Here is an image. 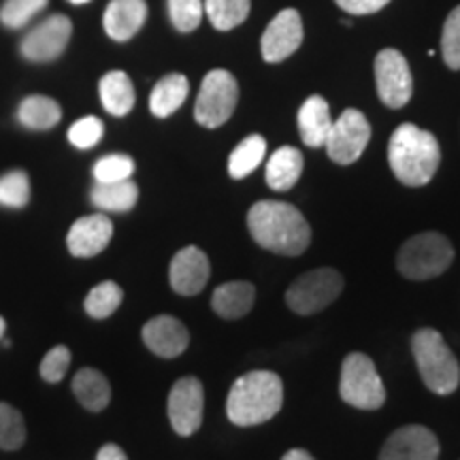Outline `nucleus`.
<instances>
[{
	"label": "nucleus",
	"mask_w": 460,
	"mask_h": 460,
	"mask_svg": "<svg viewBox=\"0 0 460 460\" xmlns=\"http://www.w3.org/2000/svg\"><path fill=\"white\" fill-rule=\"evenodd\" d=\"M377 96L390 109H401L413 94V79L410 65L399 49H382L376 58Z\"/></svg>",
	"instance_id": "obj_10"
},
{
	"label": "nucleus",
	"mask_w": 460,
	"mask_h": 460,
	"mask_svg": "<svg viewBox=\"0 0 460 460\" xmlns=\"http://www.w3.org/2000/svg\"><path fill=\"white\" fill-rule=\"evenodd\" d=\"M281 460H315V458L309 452L298 450V447H295V450H288Z\"/></svg>",
	"instance_id": "obj_40"
},
{
	"label": "nucleus",
	"mask_w": 460,
	"mask_h": 460,
	"mask_svg": "<svg viewBox=\"0 0 460 460\" xmlns=\"http://www.w3.org/2000/svg\"><path fill=\"white\" fill-rule=\"evenodd\" d=\"M267 154V141L261 135H250L233 149L228 158V172L234 180H243L252 171L258 169Z\"/></svg>",
	"instance_id": "obj_27"
},
{
	"label": "nucleus",
	"mask_w": 460,
	"mask_h": 460,
	"mask_svg": "<svg viewBox=\"0 0 460 460\" xmlns=\"http://www.w3.org/2000/svg\"><path fill=\"white\" fill-rule=\"evenodd\" d=\"M343 290V278L335 269H315L288 288L286 303L298 315H312L329 307Z\"/></svg>",
	"instance_id": "obj_8"
},
{
	"label": "nucleus",
	"mask_w": 460,
	"mask_h": 460,
	"mask_svg": "<svg viewBox=\"0 0 460 460\" xmlns=\"http://www.w3.org/2000/svg\"><path fill=\"white\" fill-rule=\"evenodd\" d=\"M31 200V180L24 171H11L0 177V205L22 209Z\"/></svg>",
	"instance_id": "obj_31"
},
{
	"label": "nucleus",
	"mask_w": 460,
	"mask_h": 460,
	"mask_svg": "<svg viewBox=\"0 0 460 460\" xmlns=\"http://www.w3.org/2000/svg\"><path fill=\"white\" fill-rule=\"evenodd\" d=\"M99 92L102 107L107 109V113L115 115V118L128 115L132 107H135V88H132L130 77L124 71L107 73L101 79Z\"/></svg>",
	"instance_id": "obj_22"
},
{
	"label": "nucleus",
	"mask_w": 460,
	"mask_h": 460,
	"mask_svg": "<svg viewBox=\"0 0 460 460\" xmlns=\"http://www.w3.org/2000/svg\"><path fill=\"white\" fill-rule=\"evenodd\" d=\"M284 386L271 371H252L241 376L226 399L228 420L237 427H256L269 422L281 410Z\"/></svg>",
	"instance_id": "obj_3"
},
{
	"label": "nucleus",
	"mask_w": 460,
	"mask_h": 460,
	"mask_svg": "<svg viewBox=\"0 0 460 460\" xmlns=\"http://www.w3.org/2000/svg\"><path fill=\"white\" fill-rule=\"evenodd\" d=\"M339 394L343 402L365 411H376L386 402V388L369 356L354 352L343 360Z\"/></svg>",
	"instance_id": "obj_6"
},
{
	"label": "nucleus",
	"mask_w": 460,
	"mask_h": 460,
	"mask_svg": "<svg viewBox=\"0 0 460 460\" xmlns=\"http://www.w3.org/2000/svg\"><path fill=\"white\" fill-rule=\"evenodd\" d=\"M441 56L447 68L460 71V4L446 17L444 32H441Z\"/></svg>",
	"instance_id": "obj_34"
},
{
	"label": "nucleus",
	"mask_w": 460,
	"mask_h": 460,
	"mask_svg": "<svg viewBox=\"0 0 460 460\" xmlns=\"http://www.w3.org/2000/svg\"><path fill=\"white\" fill-rule=\"evenodd\" d=\"M256 301V288L250 281H228L217 286L211 296V307L224 320H239L250 314Z\"/></svg>",
	"instance_id": "obj_20"
},
{
	"label": "nucleus",
	"mask_w": 460,
	"mask_h": 460,
	"mask_svg": "<svg viewBox=\"0 0 460 460\" xmlns=\"http://www.w3.org/2000/svg\"><path fill=\"white\" fill-rule=\"evenodd\" d=\"M92 203L102 211H115V214H126L139 200V188L132 180L113 181V183H96L90 194Z\"/></svg>",
	"instance_id": "obj_25"
},
{
	"label": "nucleus",
	"mask_w": 460,
	"mask_h": 460,
	"mask_svg": "<svg viewBox=\"0 0 460 460\" xmlns=\"http://www.w3.org/2000/svg\"><path fill=\"white\" fill-rule=\"evenodd\" d=\"M388 163L394 177L410 188L427 186L441 163V147L433 132L416 124H401L388 143Z\"/></svg>",
	"instance_id": "obj_2"
},
{
	"label": "nucleus",
	"mask_w": 460,
	"mask_h": 460,
	"mask_svg": "<svg viewBox=\"0 0 460 460\" xmlns=\"http://www.w3.org/2000/svg\"><path fill=\"white\" fill-rule=\"evenodd\" d=\"M303 154L296 147L284 146L269 158L267 163V183L278 192H288L296 186L303 172Z\"/></svg>",
	"instance_id": "obj_21"
},
{
	"label": "nucleus",
	"mask_w": 460,
	"mask_h": 460,
	"mask_svg": "<svg viewBox=\"0 0 460 460\" xmlns=\"http://www.w3.org/2000/svg\"><path fill=\"white\" fill-rule=\"evenodd\" d=\"M73 24L66 15H51L31 31L22 41V56L31 62H51L71 41Z\"/></svg>",
	"instance_id": "obj_12"
},
{
	"label": "nucleus",
	"mask_w": 460,
	"mask_h": 460,
	"mask_svg": "<svg viewBox=\"0 0 460 460\" xmlns=\"http://www.w3.org/2000/svg\"><path fill=\"white\" fill-rule=\"evenodd\" d=\"M48 7V0H7L0 9V22L7 28H22L32 20L39 11Z\"/></svg>",
	"instance_id": "obj_35"
},
{
	"label": "nucleus",
	"mask_w": 460,
	"mask_h": 460,
	"mask_svg": "<svg viewBox=\"0 0 460 460\" xmlns=\"http://www.w3.org/2000/svg\"><path fill=\"white\" fill-rule=\"evenodd\" d=\"M411 352L420 377L430 393L447 396L458 388L460 365L439 331L420 329L411 339Z\"/></svg>",
	"instance_id": "obj_4"
},
{
	"label": "nucleus",
	"mask_w": 460,
	"mask_h": 460,
	"mask_svg": "<svg viewBox=\"0 0 460 460\" xmlns=\"http://www.w3.org/2000/svg\"><path fill=\"white\" fill-rule=\"evenodd\" d=\"M203 15V0H169V17L180 32L197 31Z\"/></svg>",
	"instance_id": "obj_33"
},
{
	"label": "nucleus",
	"mask_w": 460,
	"mask_h": 460,
	"mask_svg": "<svg viewBox=\"0 0 460 460\" xmlns=\"http://www.w3.org/2000/svg\"><path fill=\"white\" fill-rule=\"evenodd\" d=\"M26 441L24 416L11 407L9 402H0V450H20Z\"/></svg>",
	"instance_id": "obj_30"
},
{
	"label": "nucleus",
	"mask_w": 460,
	"mask_h": 460,
	"mask_svg": "<svg viewBox=\"0 0 460 460\" xmlns=\"http://www.w3.org/2000/svg\"><path fill=\"white\" fill-rule=\"evenodd\" d=\"M335 3L349 15H371L386 7L390 0H335Z\"/></svg>",
	"instance_id": "obj_38"
},
{
	"label": "nucleus",
	"mask_w": 460,
	"mask_h": 460,
	"mask_svg": "<svg viewBox=\"0 0 460 460\" xmlns=\"http://www.w3.org/2000/svg\"><path fill=\"white\" fill-rule=\"evenodd\" d=\"M332 126L331 107L322 96L314 94L303 102L298 111V132L307 147H322L326 143Z\"/></svg>",
	"instance_id": "obj_19"
},
{
	"label": "nucleus",
	"mask_w": 460,
	"mask_h": 460,
	"mask_svg": "<svg viewBox=\"0 0 460 460\" xmlns=\"http://www.w3.org/2000/svg\"><path fill=\"white\" fill-rule=\"evenodd\" d=\"M209 258L200 247L188 245L172 256L169 267L171 288L181 296H194L209 281Z\"/></svg>",
	"instance_id": "obj_15"
},
{
	"label": "nucleus",
	"mask_w": 460,
	"mask_h": 460,
	"mask_svg": "<svg viewBox=\"0 0 460 460\" xmlns=\"http://www.w3.org/2000/svg\"><path fill=\"white\" fill-rule=\"evenodd\" d=\"M113 237V224L105 214L79 217L66 234L68 252L75 258L99 256Z\"/></svg>",
	"instance_id": "obj_16"
},
{
	"label": "nucleus",
	"mask_w": 460,
	"mask_h": 460,
	"mask_svg": "<svg viewBox=\"0 0 460 460\" xmlns=\"http://www.w3.org/2000/svg\"><path fill=\"white\" fill-rule=\"evenodd\" d=\"M73 4H84V3H90V0H71Z\"/></svg>",
	"instance_id": "obj_42"
},
{
	"label": "nucleus",
	"mask_w": 460,
	"mask_h": 460,
	"mask_svg": "<svg viewBox=\"0 0 460 460\" xmlns=\"http://www.w3.org/2000/svg\"><path fill=\"white\" fill-rule=\"evenodd\" d=\"M73 393L88 411H102L111 401V386L96 369H79L73 377Z\"/></svg>",
	"instance_id": "obj_24"
},
{
	"label": "nucleus",
	"mask_w": 460,
	"mask_h": 460,
	"mask_svg": "<svg viewBox=\"0 0 460 460\" xmlns=\"http://www.w3.org/2000/svg\"><path fill=\"white\" fill-rule=\"evenodd\" d=\"M239 102V84L228 71L216 68L207 73L200 84L194 118L205 128H217L226 124Z\"/></svg>",
	"instance_id": "obj_7"
},
{
	"label": "nucleus",
	"mask_w": 460,
	"mask_h": 460,
	"mask_svg": "<svg viewBox=\"0 0 460 460\" xmlns=\"http://www.w3.org/2000/svg\"><path fill=\"white\" fill-rule=\"evenodd\" d=\"M146 0H111L102 17V26L113 41H128L146 24Z\"/></svg>",
	"instance_id": "obj_18"
},
{
	"label": "nucleus",
	"mask_w": 460,
	"mask_h": 460,
	"mask_svg": "<svg viewBox=\"0 0 460 460\" xmlns=\"http://www.w3.org/2000/svg\"><path fill=\"white\" fill-rule=\"evenodd\" d=\"M205 390L200 379L181 377L169 393V420L177 435H194L203 424Z\"/></svg>",
	"instance_id": "obj_11"
},
{
	"label": "nucleus",
	"mask_w": 460,
	"mask_h": 460,
	"mask_svg": "<svg viewBox=\"0 0 460 460\" xmlns=\"http://www.w3.org/2000/svg\"><path fill=\"white\" fill-rule=\"evenodd\" d=\"M190 84L180 73H171L154 85L152 96H149V111L156 118H169L183 105L188 99Z\"/></svg>",
	"instance_id": "obj_23"
},
{
	"label": "nucleus",
	"mask_w": 460,
	"mask_h": 460,
	"mask_svg": "<svg viewBox=\"0 0 460 460\" xmlns=\"http://www.w3.org/2000/svg\"><path fill=\"white\" fill-rule=\"evenodd\" d=\"M124 301V290L115 281H102V284L94 286L90 295L85 296V314L94 320H105L109 315L118 312V307Z\"/></svg>",
	"instance_id": "obj_29"
},
{
	"label": "nucleus",
	"mask_w": 460,
	"mask_h": 460,
	"mask_svg": "<svg viewBox=\"0 0 460 460\" xmlns=\"http://www.w3.org/2000/svg\"><path fill=\"white\" fill-rule=\"evenodd\" d=\"M371 139V126L365 113L358 109H345L339 119H332L326 137V152L337 164H352L362 156Z\"/></svg>",
	"instance_id": "obj_9"
},
{
	"label": "nucleus",
	"mask_w": 460,
	"mask_h": 460,
	"mask_svg": "<svg viewBox=\"0 0 460 460\" xmlns=\"http://www.w3.org/2000/svg\"><path fill=\"white\" fill-rule=\"evenodd\" d=\"M96 460H128V456H126L124 450L119 446L107 444L101 447L99 454H96Z\"/></svg>",
	"instance_id": "obj_39"
},
{
	"label": "nucleus",
	"mask_w": 460,
	"mask_h": 460,
	"mask_svg": "<svg viewBox=\"0 0 460 460\" xmlns=\"http://www.w3.org/2000/svg\"><path fill=\"white\" fill-rule=\"evenodd\" d=\"M105 135V126L99 118L88 115V118L77 119L71 128H68V141L77 149H90L102 139Z\"/></svg>",
	"instance_id": "obj_36"
},
{
	"label": "nucleus",
	"mask_w": 460,
	"mask_h": 460,
	"mask_svg": "<svg viewBox=\"0 0 460 460\" xmlns=\"http://www.w3.org/2000/svg\"><path fill=\"white\" fill-rule=\"evenodd\" d=\"M303 43V20L295 9L278 13L262 34L261 51L267 62H281L290 58Z\"/></svg>",
	"instance_id": "obj_13"
},
{
	"label": "nucleus",
	"mask_w": 460,
	"mask_h": 460,
	"mask_svg": "<svg viewBox=\"0 0 460 460\" xmlns=\"http://www.w3.org/2000/svg\"><path fill=\"white\" fill-rule=\"evenodd\" d=\"M252 239L279 256H301L312 243V226L295 205L261 200L247 214Z\"/></svg>",
	"instance_id": "obj_1"
},
{
	"label": "nucleus",
	"mask_w": 460,
	"mask_h": 460,
	"mask_svg": "<svg viewBox=\"0 0 460 460\" xmlns=\"http://www.w3.org/2000/svg\"><path fill=\"white\" fill-rule=\"evenodd\" d=\"M452 261L454 247L450 239L441 233H420L402 243L396 256V267L402 278L424 281L446 273Z\"/></svg>",
	"instance_id": "obj_5"
},
{
	"label": "nucleus",
	"mask_w": 460,
	"mask_h": 460,
	"mask_svg": "<svg viewBox=\"0 0 460 460\" xmlns=\"http://www.w3.org/2000/svg\"><path fill=\"white\" fill-rule=\"evenodd\" d=\"M68 367H71V349H68L66 345H56V348H51L49 352L45 354L39 371H41V377L45 382L58 384L65 379Z\"/></svg>",
	"instance_id": "obj_37"
},
{
	"label": "nucleus",
	"mask_w": 460,
	"mask_h": 460,
	"mask_svg": "<svg viewBox=\"0 0 460 460\" xmlns=\"http://www.w3.org/2000/svg\"><path fill=\"white\" fill-rule=\"evenodd\" d=\"M4 326H7V322H4V318H0V339L4 335Z\"/></svg>",
	"instance_id": "obj_41"
},
{
	"label": "nucleus",
	"mask_w": 460,
	"mask_h": 460,
	"mask_svg": "<svg viewBox=\"0 0 460 460\" xmlns=\"http://www.w3.org/2000/svg\"><path fill=\"white\" fill-rule=\"evenodd\" d=\"M439 458V441L433 430L420 424L402 427L388 437L382 447L379 460H437Z\"/></svg>",
	"instance_id": "obj_14"
},
{
	"label": "nucleus",
	"mask_w": 460,
	"mask_h": 460,
	"mask_svg": "<svg viewBox=\"0 0 460 460\" xmlns=\"http://www.w3.org/2000/svg\"><path fill=\"white\" fill-rule=\"evenodd\" d=\"M205 13L216 31H233L250 15V0H203Z\"/></svg>",
	"instance_id": "obj_28"
},
{
	"label": "nucleus",
	"mask_w": 460,
	"mask_h": 460,
	"mask_svg": "<svg viewBox=\"0 0 460 460\" xmlns=\"http://www.w3.org/2000/svg\"><path fill=\"white\" fill-rule=\"evenodd\" d=\"M62 109L54 99L48 96H28L17 109V119L24 128L49 130L60 122Z\"/></svg>",
	"instance_id": "obj_26"
},
{
	"label": "nucleus",
	"mask_w": 460,
	"mask_h": 460,
	"mask_svg": "<svg viewBox=\"0 0 460 460\" xmlns=\"http://www.w3.org/2000/svg\"><path fill=\"white\" fill-rule=\"evenodd\" d=\"M143 341L160 358H177L186 352L190 332L181 320L172 315H158L143 326Z\"/></svg>",
	"instance_id": "obj_17"
},
{
	"label": "nucleus",
	"mask_w": 460,
	"mask_h": 460,
	"mask_svg": "<svg viewBox=\"0 0 460 460\" xmlns=\"http://www.w3.org/2000/svg\"><path fill=\"white\" fill-rule=\"evenodd\" d=\"M94 180L96 183H113V181H124L130 180V175L135 172V160L126 154H111V156L101 158L94 164Z\"/></svg>",
	"instance_id": "obj_32"
}]
</instances>
